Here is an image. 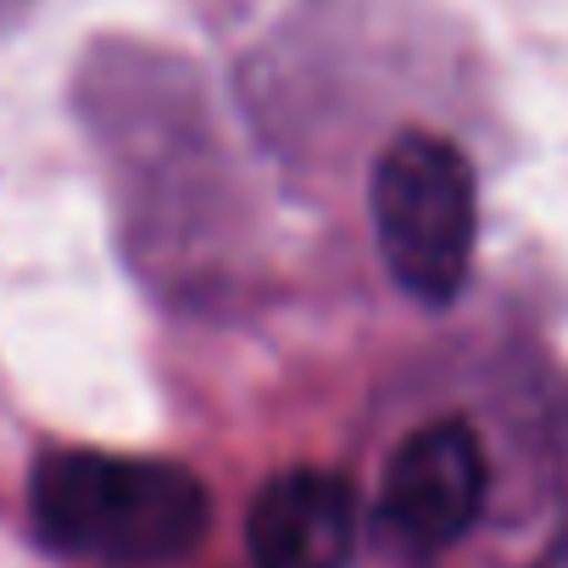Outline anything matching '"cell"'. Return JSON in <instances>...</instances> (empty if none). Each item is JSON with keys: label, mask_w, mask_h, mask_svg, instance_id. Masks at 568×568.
<instances>
[{"label": "cell", "mask_w": 568, "mask_h": 568, "mask_svg": "<svg viewBox=\"0 0 568 568\" xmlns=\"http://www.w3.org/2000/svg\"><path fill=\"white\" fill-rule=\"evenodd\" d=\"M34 524L57 551L156 568L201 546L212 501L206 485L179 463L112 457V452H51L34 468Z\"/></svg>", "instance_id": "obj_1"}, {"label": "cell", "mask_w": 568, "mask_h": 568, "mask_svg": "<svg viewBox=\"0 0 568 568\" xmlns=\"http://www.w3.org/2000/svg\"><path fill=\"white\" fill-rule=\"evenodd\" d=\"M357 540V496L329 468L273 474L245 518L251 568H346Z\"/></svg>", "instance_id": "obj_4"}, {"label": "cell", "mask_w": 568, "mask_h": 568, "mask_svg": "<svg viewBox=\"0 0 568 568\" xmlns=\"http://www.w3.org/2000/svg\"><path fill=\"white\" fill-rule=\"evenodd\" d=\"M368 212L390 278L418 307H452L468 284L479 240L474 162L452 140L407 129L374 162Z\"/></svg>", "instance_id": "obj_2"}, {"label": "cell", "mask_w": 568, "mask_h": 568, "mask_svg": "<svg viewBox=\"0 0 568 568\" xmlns=\"http://www.w3.org/2000/svg\"><path fill=\"white\" fill-rule=\"evenodd\" d=\"M485 485L490 468L474 424L435 418L396 446L379 490V518L407 551L429 557L446 551L457 535H468V524L485 507Z\"/></svg>", "instance_id": "obj_3"}]
</instances>
